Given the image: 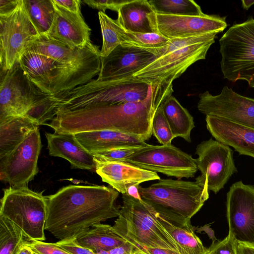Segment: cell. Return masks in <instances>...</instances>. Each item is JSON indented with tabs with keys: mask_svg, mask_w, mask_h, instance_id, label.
I'll list each match as a JSON object with an SVG mask.
<instances>
[{
	"mask_svg": "<svg viewBox=\"0 0 254 254\" xmlns=\"http://www.w3.org/2000/svg\"><path fill=\"white\" fill-rule=\"evenodd\" d=\"M215 42L210 40L190 45L158 58L133 76L151 84L173 82L195 62L205 60Z\"/></svg>",
	"mask_w": 254,
	"mask_h": 254,
	"instance_id": "obj_13",
	"label": "cell"
},
{
	"mask_svg": "<svg viewBox=\"0 0 254 254\" xmlns=\"http://www.w3.org/2000/svg\"><path fill=\"white\" fill-rule=\"evenodd\" d=\"M131 243L134 246H136L140 249L149 253L151 254H180L177 251L175 250L160 248H148L135 243Z\"/></svg>",
	"mask_w": 254,
	"mask_h": 254,
	"instance_id": "obj_45",
	"label": "cell"
},
{
	"mask_svg": "<svg viewBox=\"0 0 254 254\" xmlns=\"http://www.w3.org/2000/svg\"><path fill=\"white\" fill-rule=\"evenodd\" d=\"M39 126L27 115L16 117L0 123V157L13 150Z\"/></svg>",
	"mask_w": 254,
	"mask_h": 254,
	"instance_id": "obj_27",
	"label": "cell"
},
{
	"mask_svg": "<svg viewBox=\"0 0 254 254\" xmlns=\"http://www.w3.org/2000/svg\"><path fill=\"white\" fill-rule=\"evenodd\" d=\"M242 3V7L244 9L248 10L249 8L254 4V0H243L241 1Z\"/></svg>",
	"mask_w": 254,
	"mask_h": 254,
	"instance_id": "obj_49",
	"label": "cell"
},
{
	"mask_svg": "<svg viewBox=\"0 0 254 254\" xmlns=\"http://www.w3.org/2000/svg\"><path fill=\"white\" fill-rule=\"evenodd\" d=\"M147 144L115 148L91 153L98 160L108 162H125L127 158Z\"/></svg>",
	"mask_w": 254,
	"mask_h": 254,
	"instance_id": "obj_37",
	"label": "cell"
},
{
	"mask_svg": "<svg viewBox=\"0 0 254 254\" xmlns=\"http://www.w3.org/2000/svg\"><path fill=\"white\" fill-rule=\"evenodd\" d=\"M135 247L126 241L123 244L109 251L110 254H133Z\"/></svg>",
	"mask_w": 254,
	"mask_h": 254,
	"instance_id": "obj_43",
	"label": "cell"
},
{
	"mask_svg": "<svg viewBox=\"0 0 254 254\" xmlns=\"http://www.w3.org/2000/svg\"><path fill=\"white\" fill-rule=\"evenodd\" d=\"M139 186V185H134L129 187L127 190L126 194L135 198L141 199L138 191Z\"/></svg>",
	"mask_w": 254,
	"mask_h": 254,
	"instance_id": "obj_47",
	"label": "cell"
},
{
	"mask_svg": "<svg viewBox=\"0 0 254 254\" xmlns=\"http://www.w3.org/2000/svg\"><path fill=\"white\" fill-rule=\"evenodd\" d=\"M31 240L19 226L0 216V254H16L22 246Z\"/></svg>",
	"mask_w": 254,
	"mask_h": 254,
	"instance_id": "obj_30",
	"label": "cell"
},
{
	"mask_svg": "<svg viewBox=\"0 0 254 254\" xmlns=\"http://www.w3.org/2000/svg\"><path fill=\"white\" fill-rule=\"evenodd\" d=\"M32 254H35V253H34V252H33Z\"/></svg>",
	"mask_w": 254,
	"mask_h": 254,
	"instance_id": "obj_52",
	"label": "cell"
},
{
	"mask_svg": "<svg viewBox=\"0 0 254 254\" xmlns=\"http://www.w3.org/2000/svg\"><path fill=\"white\" fill-rule=\"evenodd\" d=\"M162 105L157 110L153 116L152 132L159 143L167 145L171 144L174 138L170 125L163 113Z\"/></svg>",
	"mask_w": 254,
	"mask_h": 254,
	"instance_id": "obj_36",
	"label": "cell"
},
{
	"mask_svg": "<svg viewBox=\"0 0 254 254\" xmlns=\"http://www.w3.org/2000/svg\"><path fill=\"white\" fill-rule=\"evenodd\" d=\"M236 254H254V245L240 243L235 240Z\"/></svg>",
	"mask_w": 254,
	"mask_h": 254,
	"instance_id": "obj_46",
	"label": "cell"
},
{
	"mask_svg": "<svg viewBox=\"0 0 254 254\" xmlns=\"http://www.w3.org/2000/svg\"><path fill=\"white\" fill-rule=\"evenodd\" d=\"M95 161L96 172L102 181L122 194H126L130 186L160 179L157 173L127 163L104 161L95 158Z\"/></svg>",
	"mask_w": 254,
	"mask_h": 254,
	"instance_id": "obj_21",
	"label": "cell"
},
{
	"mask_svg": "<svg viewBox=\"0 0 254 254\" xmlns=\"http://www.w3.org/2000/svg\"><path fill=\"white\" fill-rule=\"evenodd\" d=\"M98 17L103 38L100 55L102 57H106L121 44V41L117 33L116 20L112 19L105 13L100 11Z\"/></svg>",
	"mask_w": 254,
	"mask_h": 254,
	"instance_id": "obj_34",
	"label": "cell"
},
{
	"mask_svg": "<svg viewBox=\"0 0 254 254\" xmlns=\"http://www.w3.org/2000/svg\"><path fill=\"white\" fill-rule=\"evenodd\" d=\"M155 213L161 225L175 241L180 254H207L208 248L203 246L194 233L190 219L162 215L155 211Z\"/></svg>",
	"mask_w": 254,
	"mask_h": 254,
	"instance_id": "obj_25",
	"label": "cell"
},
{
	"mask_svg": "<svg viewBox=\"0 0 254 254\" xmlns=\"http://www.w3.org/2000/svg\"><path fill=\"white\" fill-rule=\"evenodd\" d=\"M26 50L72 66L101 64L99 47L92 43L83 49H72L46 34L34 36Z\"/></svg>",
	"mask_w": 254,
	"mask_h": 254,
	"instance_id": "obj_19",
	"label": "cell"
},
{
	"mask_svg": "<svg viewBox=\"0 0 254 254\" xmlns=\"http://www.w3.org/2000/svg\"><path fill=\"white\" fill-rule=\"evenodd\" d=\"M37 34L23 0H19L11 12L0 15V71L12 68L26 51L31 38Z\"/></svg>",
	"mask_w": 254,
	"mask_h": 254,
	"instance_id": "obj_11",
	"label": "cell"
},
{
	"mask_svg": "<svg viewBox=\"0 0 254 254\" xmlns=\"http://www.w3.org/2000/svg\"><path fill=\"white\" fill-rule=\"evenodd\" d=\"M39 128L33 130L13 150L0 157V180L15 188L27 185L39 172L42 148Z\"/></svg>",
	"mask_w": 254,
	"mask_h": 254,
	"instance_id": "obj_14",
	"label": "cell"
},
{
	"mask_svg": "<svg viewBox=\"0 0 254 254\" xmlns=\"http://www.w3.org/2000/svg\"><path fill=\"white\" fill-rule=\"evenodd\" d=\"M157 58L144 49L120 44L107 57H101L97 79L113 80L132 77Z\"/></svg>",
	"mask_w": 254,
	"mask_h": 254,
	"instance_id": "obj_18",
	"label": "cell"
},
{
	"mask_svg": "<svg viewBox=\"0 0 254 254\" xmlns=\"http://www.w3.org/2000/svg\"><path fill=\"white\" fill-rule=\"evenodd\" d=\"M197 109L206 116L222 118L254 128V99L225 86L218 95L208 91L199 95Z\"/></svg>",
	"mask_w": 254,
	"mask_h": 254,
	"instance_id": "obj_16",
	"label": "cell"
},
{
	"mask_svg": "<svg viewBox=\"0 0 254 254\" xmlns=\"http://www.w3.org/2000/svg\"><path fill=\"white\" fill-rule=\"evenodd\" d=\"M123 205L112 230L127 241L148 248L177 251V245L157 218L154 210L141 199L122 194Z\"/></svg>",
	"mask_w": 254,
	"mask_h": 254,
	"instance_id": "obj_6",
	"label": "cell"
},
{
	"mask_svg": "<svg viewBox=\"0 0 254 254\" xmlns=\"http://www.w3.org/2000/svg\"><path fill=\"white\" fill-rule=\"evenodd\" d=\"M157 14L197 16L203 14L199 5L192 0H148Z\"/></svg>",
	"mask_w": 254,
	"mask_h": 254,
	"instance_id": "obj_32",
	"label": "cell"
},
{
	"mask_svg": "<svg viewBox=\"0 0 254 254\" xmlns=\"http://www.w3.org/2000/svg\"><path fill=\"white\" fill-rule=\"evenodd\" d=\"M19 0H0V15L6 14L16 8Z\"/></svg>",
	"mask_w": 254,
	"mask_h": 254,
	"instance_id": "obj_44",
	"label": "cell"
},
{
	"mask_svg": "<svg viewBox=\"0 0 254 254\" xmlns=\"http://www.w3.org/2000/svg\"><path fill=\"white\" fill-rule=\"evenodd\" d=\"M47 196L27 187H9L3 190L0 216L11 220L33 240H46Z\"/></svg>",
	"mask_w": 254,
	"mask_h": 254,
	"instance_id": "obj_9",
	"label": "cell"
},
{
	"mask_svg": "<svg viewBox=\"0 0 254 254\" xmlns=\"http://www.w3.org/2000/svg\"><path fill=\"white\" fill-rule=\"evenodd\" d=\"M25 245L28 246L36 254H71L56 243H47L32 240Z\"/></svg>",
	"mask_w": 254,
	"mask_h": 254,
	"instance_id": "obj_38",
	"label": "cell"
},
{
	"mask_svg": "<svg viewBox=\"0 0 254 254\" xmlns=\"http://www.w3.org/2000/svg\"><path fill=\"white\" fill-rule=\"evenodd\" d=\"M52 1L56 4L60 6L64 9L75 13H81L80 3L81 0H52Z\"/></svg>",
	"mask_w": 254,
	"mask_h": 254,
	"instance_id": "obj_42",
	"label": "cell"
},
{
	"mask_svg": "<svg viewBox=\"0 0 254 254\" xmlns=\"http://www.w3.org/2000/svg\"><path fill=\"white\" fill-rule=\"evenodd\" d=\"M207 130L216 140L233 147L239 155L254 158V128L206 116Z\"/></svg>",
	"mask_w": 254,
	"mask_h": 254,
	"instance_id": "obj_22",
	"label": "cell"
},
{
	"mask_svg": "<svg viewBox=\"0 0 254 254\" xmlns=\"http://www.w3.org/2000/svg\"><path fill=\"white\" fill-rule=\"evenodd\" d=\"M127 0H84L82 1L90 7L105 13L106 9L118 12L120 7Z\"/></svg>",
	"mask_w": 254,
	"mask_h": 254,
	"instance_id": "obj_40",
	"label": "cell"
},
{
	"mask_svg": "<svg viewBox=\"0 0 254 254\" xmlns=\"http://www.w3.org/2000/svg\"><path fill=\"white\" fill-rule=\"evenodd\" d=\"M173 92L172 82L153 84L146 99L73 111L57 110L46 125L56 132H78L109 129L139 136L145 141L152 134V121L157 110Z\"/></svg>",
	"mask_w": 254,
	"mask_h": 254,
	"instance_id": "obj_1",
	"label": "cell"
},
{
	"mask_svg": "<svg viewBox=\"0 0 254 254\" xmlns=\"http://www.w3.org/2000/svg\"><path fill=\"white\" fill-rule=\"evenodd\" d=\"M49 154L67 160L72 169L95 170L94 156L76 139L74 133L46 132Z\"/></svg>",
	"mask_w": 254,
	"mask_h": 254,
	"instance_id": "obj_23",
	"label": "cell"
},
{
	"mask_svg": "<svg viewBox=\"0 0 254 254\" xmlns=\"http://www.w3.org/2000/svg\"><path fill=\"white\" fill-rule=\"evenodd\" d=\"M217 34L215 32H211L190 37L174 38L169 39L167 44L164 46L144 49L159 58L191 45L215 40L217 38Z\"/></svg>",
	"mask_w": 254,
	"mask_h": 254,
	"instance_id": "obj_35",
	"label": "cell"
},
{
	"mask_svg": "<svg viewBox=\"0 0 254 254\" xmlns=\"http://www.w3.org/2000/svg\"><path fill=\"white\" fill-rule=\"evenodd\" d=\"M53 3L54 18L50 28L45 34L72 49H83L91 43V29L81 13L69 11Z\"/></svg>",
	"mask_w": 254,
	"mask_h": 254,
	"instance_id": "obj_20",
	"label": "cell"
},
{
	"mask_svg": "<svg viewBox=\"0 0 254 254\" xmlns=\"http://www.w3.org/2000/svg\"><path fill=\"white\" fill-rule=\"evenodd\" d=\"M134 246L135 247V250L133 254H151L143 250L136 246Z\"/></svg>",
	"mask_w": 254,
	"mask_h": 254,
	"instance_id": "obj_50",
	"label": "cell"
},
{
	"mask_svg": "<svg viewBox=\"0 0 254 254\" xmlns=\"http://www.w3.org/2000/svg\"><path fill=\"white\" fill-rule=\"evenodd\" d=\"M56 243L71 254H96L93 251L79 245L74 238L60 240Z\"/></svg>",
	"mask_w": 254,
	"mask_h": 254,
	"instance_id": "obj_41",
	"label": "cell"
},
{
	"mask_svg": "<svg viewBox=\"0 0 254 254\" xmlns=\"http://www.w3.org/2000/svg\"><path fill=\"white\" fill-rule=\"evenodd\" d=\"M111 186L70 185L47 196L45 230L60 240L73 238L95 224L118 217L119 195Z\"/></svg>",
	"mask_w": 254,
	"mask_h": 254,
	"instance_id": "obj_2",
	"label": "cell"
},
{
	"mask_svg": "<svg viewBox=\"0 0 254 254\" xmlns=\"http://www.w3.org/2000/svg\"><path fill=\"white\" fill-rule=\"evenodd\" d=\"M196 162L200 175L195 181L209 191L217 193L237 172L230 146L212 138L197 145Z\"/></svg>",
	"mask_w": 254,
	"mask_h": 254,
	"instance_id": "obj_12",
	"label": "cell"
},
{
	"mask_svg": "<svg viewBox=\"0 0 254 254\" xmlns=\"http://www.w3.org/2000/svg\"><path fill=\"white\" fill-rule=\"evenodd\" d=\"M153 84L133 76L113 80H92L73 89L55 96L50 102L52 111H73L84 108L145 100Z\"/></svg>",
	"mask_w": 254,
	"mask_h": 254,
	"instance_id": "obj_3",
	"label": "cell"
},
{
	"mask_svg": "<svg viewBox=\"0 0 254 254\" xmlns=\"http://www.w3.org/2000/svg\"><path fill=\"white\" fill-rule=\"evenodd\" d=\"M74 134L79 142L90 153L146 143L140 137L113 130H93Z\"/></svg>",
	"mask_w": 254,
	"mask_h": 254,
	"instance_id": "obj_26",
	"label": "cell"
},
{
	"mask_svg": "<svg viewBox=\"0 0 254 254\" xmlns=\"http://www.w3.org/2000/svg\"><path fill=\"white\" fill-rule=\"evenodd\" d=\"M141 200L159 214L190 219L209 198V190L196 181L160 179L138 186Z\"/></svg>",
	"mask_w": 254,
	"mask_h": 254,
	"instance_id": "obj_7",
	"label": "cell"
},
{
	"mask_svg": "<svg viewBox=\"0 0 254 254\" xmlns=\"http://www.w3.org/2000/svg\"><path fill=\"white\" fill-rule=\"evenodd\" d=\"M219 43L224 78L232 82L245 80L254 88V18L234 24Z\"/></svg>",
	"mask_w": 254,
	"mask_h": 254,
	"instance_id": "obj_8",
	"label": "cell"
},
{
	"mask_svg": "<svg viewBox=\"0 0 254 254\" xmlns=\"http://www.w3.org/2000/svg\"><path fill=\"white\" fill-rule=\"evenodd\" d=\"M116 19L126 31L141 33H158L156 13L148 0H129L123 4Z\"/></svg>",
	"mask_w": 254,
	"mask_h": 254,
	"instance_id": "obj_24",
	"label": "cell"
},
{
	"mask_svg": "<svg viewBox=\"0 0 254 254\" xmlns=\"http://www.w3.org/2000/svg\"><path fill=\"white\" fill-rule=\"evenodd\" d=\"M162 110L174 138L180 137L190 142V133L194 127V122L188 111L172 95L163 103Z\"/></svg>",
	"mask_w": 254,
	"mask_h": 254,
	"instance_id": "obj_29",
	"label": "cell"
},
{
	"mask_svg": "<svg viewBox=\"0 0 254 254\" xmlns=\"http://www.w3.org/2000/svg\"><path fill=\"white\" fill-rule=\"evenodd\" d=\"M207 254H236L235 240L228 234L222 241L212 243L208 248Z\"/></svg>",
	"mask_w": 254,
	"mask_h": 254,
	"instance_id": "obj_39",
	"label": "cell"
},
{
	"mask_svg": "<svg viewBox=\"0 0 254 254\" xmlns=\"http://www.w3.org/2000/svg\"><path fill=\"white\" fill-rule=\"evenodd\" d=\"M229 235L240 243L254 245V185L242 181L230 187L226 198Z\"/></svg>",
	"mask_w": 254,
	"mask_h": 254,
	"instance_id": "obj_15",
	"label": "cell"
},
{
	"mask_svg": "<svg viewBox=\"0 0 254 254\" xmlns=\"http://www.w3.org/2000/svg\"><path fill=\"white\" fill-rule=\"evenodd\" d=\"M31 22L38 34L46 33L50 28L55 16L52 0H23Z\"/></svg>",
	"mask_w": 254,
	"mask_h": 254,
	"instance_id": "obj_31",
	"label": "cell"
},
{
	"mask_svg": "<svg viewBox=\"0 0 254 254\" xmlns=\"http://www.w3.org/2000/svg\"><path fill=\"white\" fill-rule=\"evenodd\" d=\"M125 162L178 179L193 178L198 171L196 159L172 144H147Z\"/></svg>",
	"mask_w": 254,
	"mask_h": 254,
	"instance_id": "obj_10",
	"label": "cell"
},
{
	"mask_svg": "<svg viewBox=\"0 0 254 254\" xmlns=\"http://www.w3.org/2000/svg\"><path fill=\"white\" fill-rule=\"evenodd\" d=\"M18 62L30 80L41 92L50 96L88 83L98 75L101 64L72 66L27 50Z\"/></svg>",
	"mask_w": 254,
	"mask_h": 254,
	"instance_id": "obj_5",
	"label": "cell"
},
{
	"mask_svg": "<svg viewBox=\"0 0 254 254\" xmlns=\"http://www.w3.org/2000/svg\"><path fill=\"white\" fill-rule=\"evenodd\" d=\"M74 239L79 245L95 253L99 250L109 251L126 242L114 232L112 226L101 223L93 225Z\"/></svg>",
	"mask_w": 254,
	"mask_h": 254,
	"instance_id": "obj_28",
	"label": "cell"
},
{
	"mask_svg": "<svg viewBox=\"0 0 254 254\" xmlns=\"http://www.w3.org/2000/svg\"><path fill=\"white\" fill-rule=\"evenodd\" d=\"M50 95L41 92L28 78L18 62L11 69L0 71V123L27 115L40 125L55 117Z\"/></svg>",
	"mask_w": 254,
	"mask_h": 254,
	"instance_id": "obj_4",
	"label": "cell"
},
{
	"mask_svg": "<svg viewBox=\"0 0 254 254\" xmlns=\"http://www.w3.org/2000/svg\"><path fill=\"white\" fill-rule=\"evenodd\" d=\"M226 16L203 13L197 16L157 14L156 24L158 33L168 38H186L205 33L223 32L228 26Z\"/></svg>",
	"mask_w": 254,
	"mask_h": 254,
	"instance_id": "obj_17",
	"label": "cell"
},
{
	"mask_svg": "<svg viewBox=\"0 0 254 254\" xmlns=\"http://www.w3.org/2000/svg\"><path fill=\"white\" fill-rule=\"evenodd\" d=\"M96 254H110L109 251L105 250H99L95 253Z\"/></svg>",
	"mask_w": 254,
	"mask_h": 254,
	"instance_id": "obj_51",
	"label": "cell"
},
{
	"mask_svg": "<svg viewBox=\"0 0 254 254\" xmlns=\"http://www.w3.org/2000/svg\"><path fill=\"white\" fill-rule=\"evenodd\" d=\"M116 28L121 44L123 45L143 49L156 48L165 46L169 40L158 33H134L126 31L117 22Z\"/></svg>",
	"mask_w": 254,
	"mask_h": 254,
	"instance_id": "obj_33",
	"label": "cell"
},
{
	"mask_svg": "<svg viewBox=\"0 0 254 254\" xmlns=\"http://www.w3.org/2000/svg\"><path fill=\"white\" fill-rule=\"evenodd\" d=\"M33 251L26 245L22 246L16 254H32Z\"/></svg>",
	"mask_w": 254,
	"mask_h": 254,
	"instance_id": "obj_48",
	"label": "cell"
}]
</instances>
